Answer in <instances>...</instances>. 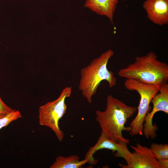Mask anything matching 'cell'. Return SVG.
<instances>
[{
  "label": "cell",
  "instance_id": "1",
  "mask_svg": "<svg viewBox=\"0 0 168 168\" xmlns=\"http://www.w3.org/2000/svg\"><path fill=\"white\" fill-rule=\"evenodd\" d=\"M137 110L135 107L128 106L110 95L107 97L105 110L96 111V120L101 132L108 138L114 142L128 144L130 141L123 137L122 132L131 131V127H126L125 125Z\"/></svg>",
  "mask_w": 168,
  "mask_h": 168
},
{
  "label": "cell",
  "instance_id": "2",
  "mask_svg": "<svg viewBox=\"0 0 168 168\" xmlns=\"http://www.w3.org/2000/svg\"><path fill=\"white\" fill-rule=\"evenodd\" d=\"M118 75L126 79L154 85L159 88L167 83L168 65L158 60L156 54L151 51L145 56L137 57L133 63L120 69Z\"/></svg>",
  "mask_w": 168,
  "mask_h": 168
},
{
  "label": "cell",
  "instance_id": "9",
  "mask_svg": "<svg viewBox=\"0 0 168 168\" xmlns=\"http://www.w3.org/2000/svg\"><path fill=\"white\" fill-rule=\"evenodd\" d=\"M142 6L147 17L154 24L162 26L168 23V0H146Z\"/></svg>",
  "mask_w": 168,
  "mask_h": 168
},
{
  "label": "cell",
  "instance_id": "14",
  "mask_svg": "<svg viewBox=\"0 0 168 168\" xmlns=\"http://www.w3.org/2000/svg\"><path fill=\"white\" fill-rule=\"evenodd\" d=\"M14 110L5 104L2 100L0 96V119L6 116Z\"/></svg>",
  "mask_w": 168,
  "mask_h": 168
},
{
  "label": "cell",
  "instance_id": "8",
  "mask_svg": "<svg viewBox=\"0 0 168 168\" xmlns=\"http://www.w3.org/2000/svg\"><path fill=\"white\" fill-rule=\"evenodd\" d=\"M106 149L116 152L114 156L121 157L125 160L130 152L127 147V144L124 142H116L108 138L103 132H101L100 136L96 143L93 146L90 147L86 153L85 159L88 160V163L91 165H95L98 161L93 157L95 152L100 150Z\"/></svg>",
  "mask_w": 168,
  "mask_h": 168
},
{
  "label": "cell",
  "instance_id": "10",
  "mask_svg": "<svg viewBox=\"0 0 168 168\" xmlns=\"http://www.w3.org/2000/svg\"><path fill=\"white\" fill-rule=\"evenodd\" d=\"M119 0H86L84 6L97 14L106 17L113 23L114 14Z\"/></svg>",
  "mask_w": 168,
  "mask_h": 168
},
{
  "label": "cell",
  "instance_id": "15",
  "mask_svg": "<svg viewBox=\"0 0 168 168\" xmlns=\"http://www.w3.org/2000/svg\"><path fill=\"white\" fill-rule=\"evenodd\" d=\"M159 168L168 167V159H163L157 160Z\"/></svg>",
  "mask_w": 168,
  "mask_h": 168
},
{
  "label": "cell",
  "instance_id": "5",
  "mask_svg": "<svg viewBox=\"0 0 168 168\" xmlns=\"http://www.w3.org/2000/svg\"><path fill=\"white\" fill-rule=\"evenodd\" d=\"M124 85L128 90L136 91L140 97L137 108V114L130 124L131 129L129 134L132 136L142 135L144 118L149 112L152 100L158 92L159 88L155 85L142 83L131 79H126Z\"/></svg>",
  "mask_w": 168,
  "mask_h": 168
},
{
  "label": "cell",
  "instance_id": "3",
  "mask_svg": "<svg viewBox=\"0 0 168 168\" xmlns=\"http://www.w3.org/2000/svg\"><path fill=\"white\" fill-rule=\"evenodd\" d=\"M114 54L112 50L108 49L81 69L78 88L89 103H92V97L102 81H106L110 88L116 84V77L107 68L108 61Z\"/></svg>",
  "mask_w": 168,
  "mask_h": 168
},
{
  "label": "cell",
  "instance_id": "6",
  "mask_svg": "<svg viewBox=\"0 0 168 168\" xmlns=\"http://www.w3.org/2000/svg\"><path fill=\"white\" fill-rule=\"evenodd\" d=\"M151 102L153 107L151 112L146 114L143 124V133L147 139H153L156 136L157 130L156 124L153 125L152 119L154 114L158 111H162L168 114V84H164L159 88V91L152 98Z\"/></svg>",
  "mask_w": 168,
  "mask_h": 168
},
{
  "label": "cell",
  "instance_id": "4",
  "mask_svg": "<svg viewBox=\"0 0 168 168\" xmlns=\"http://www.w3.org/2000/svg\"><path fill=\"white\" fill-rule=\"evenodd\" d=\"M71 92V86L65 87L58 98L40 106L39 109V124L50 128L60 142L63 139L64 133L59 128V122L66 112L65 100L70 97Z\"/></svg>",
  "mask_w": 168,
  "mask_h": 168
},
{
  "label": "cell",
  "instance_id": "13",
  "mask_svg": "<svg viewBox=\"0 0 168 168\" xmlns=\"http://www.w3.org/2000/svg\"><path fill=\"white\" fill-rule=\"evenodd\" d=\"M22 117V114L18 110H14L5 117L0 119V129L5 127L13 121Z\"/></svg>",
  "mask_w": 168,
  "mask_h": 168
},
{
  "label": "cell",
  "instance_id": "7",
  "mask_svg": "<svg viewBox=\"0 0 168 168\" xmlns=\"http://www.w3.org/2000/svg\"><path fill=\"white\" fill-rule=\"evenodd\" d=\"M133 150L130 152L125 159L126 164L119 165L122 168H159L157 159L151 149L142 146L140 143L136 146H131Z\"/></svg>",
  "mask_w": 168,
  "mask_h": 168
},
{
  "label": "cell",
  "instance_id": "12",
  "mask_svg": "<svg viewBox=\"0 0 168 168\" xmlns=\"http://www.w3.org/2000/svg\"><path fill=\"white\" fill-rule=\"evenodd\" d=\"M150 149L155 158L157 160L168 159V145L153 143L151 144Z\"/></svg>",
  "mask_w": 168,
  "mask_h": 168
},
{
  "label": "cell",
  "instance_id": "11",
  "mask_svg": "<svg viewBox=\"0 0 168 168\" xmlns=\"http://www.w3.org/2000/svg\"><path fill=\"white\" fill-rule=\"evenodd\" d=\"M79 157L77 155H71L67 157L58 156L55 162L50 166V168H79L86 163L88 160L85 159L79 161Z\"/></svg>",
  "mask_w": 168,
  "mask_h": 168
}]
</instances>
